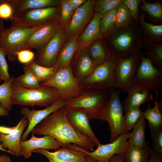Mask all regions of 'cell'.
<instances>
[{"label":"cell","instance_id":"277c9868","mask_svg":"<svg viewBox=\"0 0 162 162\" xmlns=\"http://www.w3.org/2000/svg\"><path fill=\"white\" fill-rule=\"evenodd\" d=\"M110 92L98 89L83 91L78 96L66 100L65 108L80 110L87 115L90 120L98 119Z\"/></svg>","mask_w":162,"mask_h":162},{"label":"cell","instance_id":"f907efd6","mask_svg":"<svg viewBox=\"0 0 162 162\" xmlns=\"http://www.w3.org/2000/svg\"><path fill=\"white\" fill-rule=\"evenodd\" d=\"M9 114V112L0 106V116H7Z\"/></svg>","mask_w":162,"mask_h":162},{"label":"cell","instance_id":"d6a6232c","mask_svg":"<svg viewBox=\"0 0 162 162\" xmlns=\"http://www.w3.org/2000/svg\"><path fill=\"white\" fill-rule=\"evenodd\" d=\"M143 53L155 67L162 70V43L145 46Z\"/></svg>","mask_w":162,"mask_h":162},{"label":"cell","instance_id":"b9f144b4","mask_svg":"<svg viewBox=\"0 0 162 162\" xmlns=\"http://www.w3.org/2000/svg\"><path fill=\"white\" fill-rule=\"evenodd\" d=\"M151 149L157 153L162 154V129L151 133Z\"/></svg>","mask_w":162,"mask_h":162},{"label":"cell","instance_id":"484cf974","mask_svg":"<svg viewBox=\"0 0 162 162\" xmlns=\"http://www.w3.org/2000/svg\"><path fill=\"white\" fill-rule=\"evenodd\" d=\"M77 37L70 38L62 46L55 64L58 69L70 67L74 55L77 50Z\"/></svg>","mask_w":162,"mask_h":162},{"label":"cell","instance_id":"6f0895ef","mask_svg":"<svg viewBox=\"0 0 162 162\" xmlns=\"http://www.w3.org/2000/svg\"><path fill=\"white\" fill-rule=\"evenodd\" d=\"M1 78H0V82H1Z\"/></svg>","mask_w":162,"mask_h":162},{"label":"cell","instance_id":"cb8c5ba5","mask_svg":"<svg viewBox=\"0 0 162 162\" xmlns=\"http://www.w3.org/2000/svg\"><path fill=\"white\" fill-rule=\"evenodd\" d=\"M145 14L142 13L139 16L138 21L143 35L144 46L162 43V25H154L146 22L144 20Z\"/></svg>","mask_w":162,"mask_h":162},{"label":"cell","instance_id":"6da1fadb","mask_svg":"<svg viewBox=\"0 0 162 162\" xmlns=\"http://www.w3.org/2000/svg\"><path fill=\"white\" fill-rule=\"evenodd\" d=\"M31 132L36 135L52 136L61 147H67L70 144H73L93 151L95 145L89 137L80 133L71 125L64 106L44 118Z\"/></svg>","mask_w":162,"mask_h":162},{"label":"cell","instance_id":"ab89813d","mask_svg":"<svg viewBox=\"0 0 162 162\" xmlns=\"http://www.w3.org/2000/svg\"><path fill=\"white\" fill-rule=\"evenodd\" d=\"M139 8L147 12L151 17L162 20V6L159 2L150 3L142 0Z\"/></svg>","mask_w":162,"mask_h":162},{"label":"cell","instance_id":"816d5d0a","mask_svg":"<svg viewBox=\"0 0 162 162\" xmlns=\"http://www.w3.org/2000/svg\"><path fill=\"white\" fill-rule=\"evenodd\" d=\"M8 156L3 154L0 155V162H5Z\"/></svg>","mask_w":162,"mask_h":162},{"label":"cell","instance_id":"ee69618b","mask_svg":"<svg viewBox=\"0 0 162 162\" xmlns=\"http://www.w3.org/2000/svg\"><path fill=\"white\" fill-rule=\"evenodd\" d=\"M13 15L12 7L7 0H0V19L10 20Z\"/></svg>","mask_w":162,"mask_h":162},{"label":"cell","instance_id":"8992f818","mask_svg":"<svg viewBox=\"0 0 162 162\" xmlns=\"http://www.w3.org/2000/svg\"><path fill=\"white\" fill-rule=\"evenodd\" d=\"M123 111L120 91L116 89L110 91L108 98L100 113L98 119L109 124L111 142L122 133Z\"/></svg>","mask_w":162,"mask_h":162},{"label":"cell","instance_id":"836d02e7","mask_svg":"<svg viewBox=\"0 0 162 162\" xmlns=\"http://www.w3.org/2000/svg\"><path fill=\"white\" fill-rule=\"evenodd\" d=\"M23 68L24 74L15 78L18 84L22 87L28 89H35L40 87V82L28 66L25 64Z\"/></svg>","mask_w":162,"mask_h":162},{"label":"cell","instance_id":"30bf717a","mask_svg":"<svg viewBox=\"0 0 162 162\" xmlns=\"http://www.w3.org/2000/svg\"><path fill=\"white\" fill-rule=\"evenodd\" d=\"M130 132L122 133L117 139L110 143L105 145L101 144L98 146L96 149L92 152L88 151L80 147L73 144L72 148L83 152L98 162H109L113 155L124 154L129 145L128 140Z\"/></svg>","mask_w":162,"mask_h":162},{"label":"cell","instance_id":"9c48e42d","mask_svg":"<svg viewBox=\"0 0 162 162\" xmlns=\"http://www.w3.org/2000/svg\"><path fill=\"white\" fill-rule=\"evenodd\" d=\"M142 54L140 51L128 58L117 59L114 70L116 88L128 93L132 84V78L141 62Z\"/></svg>","mask_w":162,"mask_h":162},{"label":"cell","instance_id":"44dd1931","mask_svg":"<svg viewBox=\"0 0 162 162\" xmlns=\"http://www.w3.org/2000/svg\"><path fill=\"white\" fill-rule=\"evenodd\" d=\"M70 67L74 76L80 82L92 72L95 67L89 54L88 47L80 50L74 65Z\"/></svg>","mask_w":162,"mask_h":162},{"label":"cell","instance_id":"4fadbf2b","mask_svg":"<svg viewBox=\"0 0 162 162\" xmlns=\"http://www.w3.org/2000/svg\"><path fill=\"white\" fill-rule=\"evenodd\" d=\"M64 32L62 26L45 46L37 50L35 58L38 64L46 67L55 65L64 40Z\"/></svg>","mask_w":162,"mask_h":162},{"label":"cell","instance_id":"d590c367","mask_svg":"<svg viewBox=\"0 0 162 162\" xmlns=\"http://www.w3.org/2000/svg\"><path fill=\"white\" fill-rule=\"evenodd\" d=\"M143 113L140 107L133 108L125 111L122 133H127L133 129Z\"/></svg>","mask_w":162,"mask_h":162},{"label":"cell","instance_id":"7a4b0ae2","mask_svg":"<svg viewBox=\"0 0 162 162\" xmlns=\"http://www.w3.org/2000/svg\"><path fill=\"white\" fill-rule=\"evenodd\" d=\"M104 36L108 50L117 59L128 58L140 51L144 46L141 28L134 20L125 27L114 29Z\"/></svg>","mask_w":162,"mask_h":162},{"label":"cell","instance_id":"ac0fdd59","mask_svg":"<svg viewBox=\"0 0 162 162\" xmlns=\"http://www.w3.org/2000/svg\"><path fill=\"white\" fill-rule=\"evenodd\" d=\"M33 152L44 156L49 162H87V155L84 152L68 147H61L53 152L37 149L34 150Z\"/></svg>","mask_w":162,"mask_h":162},{"label":"cell","instance_id":"83f0119b","mask_svg":"<svg viewBox=\"0 0 162 162\" xmlns=\"http://www.w3.org/2000/svg\"><path fill=\"white\" fill-rule=\"evenodd\" d=\"M88 50L95 67L103 64L112 56L106 43L101 40L93 42L88 47Z\"/></svg>","mask_w":162,"mask_h":162},{"label":"cell","instance_id":"2e32d148","mask_svg":"<svg viewBox=\"0 0 162 162\" xmlns=\"http://www.w3.org/2000/svg\"><path fill=\"white\" fill-rule=\"evenodd\" d=\"M66 104V100L59 99L42 110H30L28 107H23L20 113L28 119V124L27 128L21 136V140H25L29 133L38 124L48 116L65 106Z\"/></svg>","mask_w":162,"mask_h":162},{"label":"cell","instance_id":"680465c9","mask_svg":"<svg viewBox=\"0 0 162 162\" xmlns=\"http://www.w3.org/2000/svg\"></svg>","mask_w":162,"mask_h":162},{"label":"cell","instance_id":"3957f363","mask_svg":"<svg viewBox=\"0 0 162 162\" xmlns=\"http://www.w3.org/2000/svg\"><path fill=\"white\" fill-rule=\"evenodd\" d=\"M59 99H62L58 91L50 86L41 85L38 88H27L19 84L15 78L12 84L11 100L13 105L47 107Z\"/></svg>","mask_w":162,"mask_h":162},{"label":"cell","instance_id":"d4e9b609","mask_svg":"<svg viewBox=\"0 0 162 162\" xmlns=\"http://www.w3.org/2000/svg\"><path fill=\"white\" fill-rule=\"evenodd\" d=\"M11 5L13 16L25 10L39 8L58 6L59 0H7Z\"/></svg>","mask_w":162,"mask_h":162},{"label":"cell","instance_id":"f546056e","mask_svg":"<svg viewBox=\"0 0 162 162\" xmlns=\"http://www.w3.org/2000/svg\"><path fill=\"white\" fill-rule=\"evenodd\" d=\"M26 64L40 82H44L49 80L54 76L58 70L56 65L51 67H46L39 65L37 63L35 57Z\"/></svg>","mask_w":162,"mask_h":162},{"label":"cell","instance_id":"db71d44e","mask_svg":"<svg viewBox=\"0 0 162 162\" xmlns=\"http://www.w3.org/2000/svg\"><path fill=\"white\" fill-rule=\"evenodd\" d=\"M3 22L0 19V36L4 29L3 28Z\"/></svg>","mask_w":162,"mask_h":162},{"label":"cell","instance_id":"681fc988","mask_svg":"<svg viewBox=\"0 0 162 162\" xmlns=\"http://www.w3.org/2000/svg\"><path fill=\"white\" fill-rule=\"evenodd\" d=\"M74 11L81 5L84 4L87 1L86 0H70Z\"/></svg>","mask_w":162,"mask_h":162},{"label":"cell","instance_id":"9f6ffc18","mask_svg":"<svg viewBox=\"0 0 162 162\" xmlns=\"http://www.w3.org/2000/svg\"><path fill=\"white\" fill-rule=\"evenodd\" d=\"M5 162H13L10 160V157L8 156Z\"/></svg>","mask_w":162,"mask_h":162},{"label":"cell","instance_id":"bcb514c9","mask_svg":"<svg viewBox=\"0 0 162 162\" xmlns=\"http://www.w3.org/2000/svg\"><path fill=\"white\" fill-rule=\"evenodd\" d=\"M21 122V120L16 126L12 127L0 125V134L7 135L15 131L19 128Z\"/></svg>","mask_w":162,"mask_h":162},{"label":"cell","instance_id":"ffe728a7","mask_svg":"<svg viewBox=\"0 0 162 162\" xmlns=\"http://www.w3.org/2000/svg\"><path fill=\"white\" fill-rule=\"evenodd\" d=\"M127 93L128 96L122 103L125 112L133 108L140 107L142 104L154 99L149 90L138 84L132 83Z\"/></svg>","mask_w":162,"mask_h":162},{"label":"cell","instance_id":"e0dca14e","mask_svg":"<svg viewBox=\"0 0 162 162\" xmlns=\"http://www.w3.org/2000/svg\"><path fill=\"white\" fill-rule=\"evenodd\" d=\"M65 110L69 122L76 130L88 136L97 146L100 144L92 131L89 123L90 120L85 112L76 109L65 108Z\"/></svg>","mask_w":162,"mask_h":162},{"label":"cell","instance_id":"7c38bea8","mask_svg":"<svg viewBox=\"0 0 162 162\" xmlns=\"http://www.w3.org/2000/svg\"><path fill=\"white\" fill-rule=\"evenodd\" d=\"M132 81V83L144 86L151 92H159L162 88V70L154 66L142 54L141 62Z\"/></svg>","mask_w":162,"mask_h":162},{"label":"cell","instance_id":"7dc6e473","mask_svg":"<svg viewBox=\"0 0 162 162\" xmlns=\"http://www.w3.org/2000/svg\"><path fill=\"white\" fill-rule=\"evenodd\" d=\"M148 162H162V154L156 153L151 148L150 156Z\"/></svg>","mask_w":162,"mask_h":162},{"label":"cell","instance_id":"f35d334b","mask_svg":"<svg viewBox=\"0 0 162 162\" xmlns=\"http://www.w3.org/2000/svg\"><path fill=\"white\" fill-rule=\"evenodd\" d=\"M122 0H96L94 1V12L103 15L117 7Z\"/></svg>","mask_w":162,"mask_h":162},{"label":"cell","instance_id":"52a82bcc","mask_svg":"<svg viewBox=\"0 0 162 162\" xmlns=\"http://www.w3.org/2000/svg\"><path fill=\"white\" fill-rule=\"evenodd\" d=\"M117 59L112 56L95 67L92 72L80 82L83 91L98 89L110 91L116 89L114 70Z\"/></svg>","mask_w":162,"mask_h":162},{"label":"cell","instance_id":"11a10c76","mask_svg":"<svg viewBox=\"0 0 162 162\" xmlns=\"http://www.w3.org/2000/svg\"><path fill=\"white\" fill-rule=\"evenodd\" d=\"M2 142V140L0 138V143ZM0 151H2L3 152H8L10 154V152L8 150L4 148L2 146L1 144L0 143Z\"/></svg>","mask_w":162,"mask_h":162},{"label":"cell","instance_id":"603a6c76","mask_svg":"<svg viewBox=\"0 0 162 162\" xmlns=\"http://www.w3.org/2000/svg\"><path fill=\"white\" fill-rule=\"evenodd\" d=\"M102 15L95 12L94 16L82 35L77 40V50L88 47L97 40L102 39L99 24Z\"/></svg>","mask_w":162,"mask_h":162},{"label":"cell","instance_id":"5b68a950","mask_svg":"<svg viewBox=\"0 0 162 162\" xmlns=\"http://www.w3.org/2000/svg\"><path fill=\"white\" fill-rule=\"evenodd\" d=\"M44 23L33 27L11 24L9 27L4 29L0 36V48L9 61H15L16 53L24 50L25 43L28 37Z\"/></svg>","mask_w":162,"mask_h":162},{"label":"cell","instance_id":"f6af8a7d","mask_svg":"<svg viewBox=\"0 0 162 162\" xmlns=\"http://www.w3.org/2000/svg\"><path fill=\"white\" fill-rule=\"evenodd\" d=\"M17 58L20 63L26 64L35 58L34 53L30 50L25 49L16 53Z\"/></svg>","mask_w":162,"mask_h":162},{"label":"cell","instance_id":"60d3db41","mask_svg":"<svg viewBox=\"0 0 162 162\" xmlns=\"http://www.w3.org/2000/svg\"><path fill=\"white\" fill-rule=\"evenodd\" d=\"M141 0H122L123 4L129 10L134 20L138 23V11L139 6L142 2Z\"/></svg>","mask_w":162,"mask_h":162},{"label":"cell","instance_id":"4316f807","mask_svg":"<svg viewBox=\"0 0 162 162\" xmlns=\"http://www.w3.org/2000/svg\"><path fill=\"white\" fill-rule=\"evenodd\" d=\"M159 92H155L156 100L154 102V106L151 108L150 104H148L147 108L143 113L145 119L148 121V125L151 133L162 129V113L160 111L162 108L157 103Z\"/></svg>","mask_w":162,"mask_h":162},{"label":"cell","instance_id":"f5cc1de1","mask_svg":"<svg viewBox=\"0 0 162 162\" xmlns=\"http://www.w3.org/2000/svg\"><path fill=\"white\" fill-rule=\"evenodd\" d=\"M86 159L87 162H98L96 160L87 155L86 157Z\"/></svg>","mask_w":162,"mask_h":162},{"label":"cell","instance_id":"8d00e7d4","mask_svg":"<svg viewBox=\"0 0 162 162\" xmlns=\"http://www.w3.org/2000/svg\"><path fill=\"white\" fill-rule=\"evenodd\" d=\"M134 20L129 10L122 2L117 7L114 29L127 26Z\"/></svg>","mask_w":162,"mask_h":162},{"label":"cell","instance_id":"7402d4cb","mask_svg":"<svg viewBox=\"0 0 162 162\" xmlns=\"http://www.w3.org/2000/svg\"><path fill=\"white\" fill-rule=\"evenodd\" d=\"M20 124L17 130L7 135L0 134L1 145L4 149L7 148L10 154L16 157L22 156L20 146L21 137L24 130L28 126V122L24 116L21 119Z\"/></svg>","mask_w":162,"mask_h":162},{"label":"cell","instance_id":"ba28073f","mask_svg":"<svg viewBox=\"0 0 162 162\" xmlns=\"http://www.w3.org/2000/svg\"><path fill=\"white\" fill-rule=\"evenodd\" d=\"M40 83L55 88L61 99L65 100L78 96L83 91L80 82L73 74L70 67L58 69L52 78Z\"/></svg>","mask_w":162,"mask_h":162},{"label":"cell","instance_id":"e575fe53","mask_svg":"<svg viewBox=\"0 0 162 162\" xmlns=\"http://www.w3.org/2000/svg\"><path fill=\"white\" fill-rule=\"evenodd\" d=\"M118 7L102 15L99 26L103 36L109 33L114 29Z\"/></svg>","mask_w":162,"mask_h":162},{"label":"cell","instance_id":"9a60e30c","mask_svg":"<svg viewBox=\"0 0 162 162\" xmlns=\"http://www.w3.org/2000/svg\"><path fill=\"white\" fill-rule=\"evenodd\" d=\"M94 1L87 0L74 12L67 28L66 35L70 38L78 37L92 18L94 13Z\"/></svg>","mask_w":162,"mask_h":162},{"label":"cell","instance_id":"5bb4252c","mask_svg":"<svg viewBox=\"0 0 162 162\" xmlns=\"http://www.w3.org/2000/svg\"><path fill=\"white\" fill-rule=\"evenodd\" d=\"M62 26L59 18L44 23L38 29L32 33L27 39L24 44L25 49L34 48L40 49L45 46Z\"/></svg>","mask_w":162,"mask_h":162},{"label":"cell","instance_id":"74e56055","mask_svg":"<svg viewBox=\"0 0 162 162\" xmlns=\"http://www.w3.org/2000/svg\"><path fill=\"white\" fill-rule=\"evenodd\" d=\"M61 24L66 28L68 27L74 10L70 0H60V5Z\"/></svg>","mask_w":162,"mask_h":162},{"label":"cell","instance_id":"7bdbcfd3","mask_svg":"<svg viewBox=\"0 0 162 162\" xmlns=\"http://www.w3.org/2000/svg\"><path fill=\"white\" fill-rule=\"evenodd\" d=\"M5 54L0 48V77L1 80L7 81L11 78L8 71L9 66L5 58Z\"/></svg>","mask_w":162,"mask_h":162},{"label":"cell","instance_id":"4dcf8cb0","mask_svg":"<svg viewBox=\"0 0 162 162\" xmlns=\"http://www.w3.org/2000/svg\"><path fill=\"white\" fill-rule=\"evenodd\" d=\"M151 148L147 146L139 148L129 145L124 153L125 162H148L150 156Z\"/></svg>","mask_w":162,"mask_h":162},{"label":"cell","instance_id":"8fae6325","mask_svg":"<svg viewBox=\"0 0 162 162\" xmlns=\"http://www.w3.org/2000/svg\"><path fill=\"white\" fill-rule=\"evenodd\" d=\"M59 8L57 6L27 10L13 16L10 20L11 25L33 27L59 18Z\"/></svg>","mask_w":162,"mask_h":162},{"label":"cell","instance_id":"f1b7e54d","mask_svg":"<svg viewBox=\"0 0 162 162\" xmlns=\"http://www.w3.org/2000/svg\"><path fill=\"white\" fill-rule=\"evenodd\" d=\"M144 116L142 115L130 133L128 140L129 144L139 148H143L148 146L146 140L145 130L146 122Z\"/></svg>","mask_w":162,"mask_h":162},{"label":"cell","instance_id":"d6986e66","mask_svg":"<svg viewBox=\"0 0 162 162\" xmlns=\"http://www.w3.org/2000/svg\"><path fill=\"white\" fill-rule=\"evenodd\" d=\"M22 156L26 159L31 156L34 150L37 149L57 150L61 147L58 142L52 136L45 135L43 137H35L32 133L31 138L27 140H20Z\"/></svg>","mask_w":162,"mask_h":162},{"label":"cell","instance_id":"1f68e13d","mask_svg":"<svg viewBox=\"0 0 162 162\" xmlns=\"http://www.w3.org/2000/svg\"><path fill=\"white\" fill-rule=\"evenodd\" d=\"M15 78L13 76L0 85V106L9 112L13 105L11 100L12 84Z\"/></svg>","mask_w":162,"mask_h":162},{"label":"cell","instance_id":"c3c4849f","mask_svg":"<svg viewBox=\"0 0 162 162\" xmlns=\"http://www.w3.org/2000/svg\"><path fill=\"white\" fill-rule=\"evenodd\" d=\"M109 162H125L124 154H116L111 157Z\"/></svg>","mask_w":162,"mask_h":162}]
</instances>
